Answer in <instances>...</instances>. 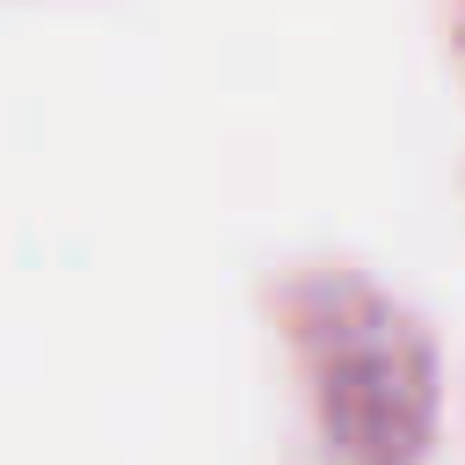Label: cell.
<instances>
[{
  "instance_id": "1",
  "label": "cell",
  "mask_w": 465,
  "mask_h": 465,
  "mask_svg": "<svg viewBox=\"0 0 465 465\" xmlns=\"http://www.w3.org/2000/svg\"><path fill=\"white\" fill-rule=\"evenodd\" d=\"M283 334L305 363L334 465H421L436 429L429 334L363 276L305 269L283 283Z\"/></svg>"
},
{
  "instance_id": "2",
  "label": "cell",
  "mask_w": 465,
  "mask_h": 465,
  "mask_svg": "<svg viewBox=\"0 0 465 465\" xmlns=\"http://www.w3.org/2000/svg\"><path fill=\"white\" fill-rule=\"evenodd\" d=\"M458 51H465V15H458Z\"/></svg>"
}]
</instances>
